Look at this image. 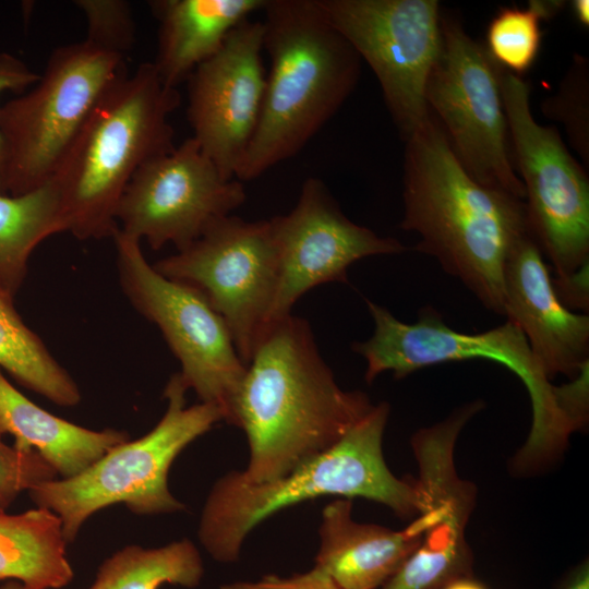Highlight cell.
<instances>
[{
	"mask_svg": "<svg viewBox=\"0 0 589 589\" xmlns=\"http://www.w3.org/2000/svg\"><path fill=\"white\" fill-rule=\"evenodd\" d=\"M366 394L345 390L318 352L309 323L288 314L257 340L228 423L242 429L251 483L277 480L334 446L372 408Z\"/></svg>",
	"mask_w": 589,
	"mask_h": 589,
	"instance_id": "1",
	"label": "cell"
},
{
	"mask_svg": "<svg viewBox=\"0 0 589 589\" xmlns=\"http://www.w3.org/2000/svg\"><path fill=\"white\" fill-rule=\"evenodd\" d=\"M405 143L400 228L418 233V252L436 259L485 309L503 315L506 261L531 233L525 201L477 182L432 113Z\"/></svg>",
	"mask_w": 589,
	"mask_h": 589,
	"instance_id": "2",
	"label": "cell"
},
{
	"mask_svg": "<svg viewBox=\"0 0 589 589\" xmlns=\"http://www.w3.org/2000/svg\"><path fill=\"white\" fill-rule=\"evenodd\" d=\"M271 59L259 122L236 172L243 182L297 155L353 91L361 58L316 0H267Z\"/></svg>",
	"mask_w": 589,
	"mask_h": 589,
	"instance_id": "3",
	"label": "cell"
},
{
	"mask_svg": "<svg viewBox=\"0 0 589 589\" xmlns=\"http://www.w3.org/2000/svg\"><path fill=\"white\" fill-rule=\"evenodd\" d=\"M388 414V404L373 406L334 446L277 480L251 483L237 470L219 478L200 518L203 548L218 562H236L244 539L259 524L322 496L371 500L402 517L420 514L423 495L416 480L397 478L384 459Z\"/></svg>",
	"mask_w": 589,
	"mask_h": 589,
	"instance_id": "4",
	"label": "cell"
},
{
	"mask_svg": "<svg viewBox=\"0 0 589 589\" xmlns=\"http://www.w3.org/2000/svg\"><path fill=\"white\" fill-rule=\"evenodd\" d=\"M180 105L153 62L119 76L104 94L58 165L65 232L81 240L113 236L116 212L146 161L175 149L170 115Z\"/></svg>",
	"mask_w": 589,
	"mask_h": 589,
	"instance_id": "5",
	"label": "cell"
},
{
	"mask_svg": "<svg viewBox=\"0 0 589 589\" xmlns=\"http://www.w3.org/2000/svg\"><path fill=\"white\" fill-rule=\"evenodd\" d=\"M374 323L372 336L352 344L366 362L365 381L392 372L402 378L417 370L441 363L485 359L516 374L530 396L532 423L515 464L521 469L540 466L557 456L579 428L566 400L565 386H555L532 353L520 329L509 321L476 334L455 330L431 306L405 323L386 308L366 300Z\"/></svg>",
	"mask_w": 589,
	"mask_h": 589,
	"instance_id": "6",
	"label": "cell"
},
{
	"mask_svg": "<svg viewBox=\"0 0 589 589\" xmlns=\"http://www.w3.org/2000/svg\"><path fill=\"white\" fill-rule=\"evenodd\" d=\"M187 390L180 374H173L163 395L167 409L148 433L112 447L75 477L56 478L28 491L36 507L61 518L68 543L75 541L91 516L118 503L135 515L185 508L169 491L170 467L189 444L224 420L221 410L213 404L200 401L187 407Z\"/></svg>",
	"mask_w": 589,
	"mask_h": 589,
	"instance_id": "7",
	"label": "cell"
},
{
	"mask_svg": "<svg viewBox=\"0 0 589 589\" xmlns=\"http://www.w3.org/2000/svg\"><path fill=\"white\" fill-rule=\"evenodd\" d=\"M123 58L84 40L53 50L31 91L0 107L8 192L46 183L112 83Z\"/></svg>",
	"mask_w": 589,
	"mask_h": 589,
	"instance_id": "8",
	"label": "cell"
},
{
	"mask_svg": "<svg viewBox=\"0 0 589 589\" xmlns=\"http://www.w3.org/2000/svg\"><path fill=\"white\" fill-rule=\"evenodd\" d=\"M440 55L425 85V101L436 115L464 169L480 184L525 201L508 145L500 67L461 22L442 15Z\"/></svg>",
	"mask_w": 589,
	"mask_h": 589,
	"instance_id": "9",
	"label": "cell"
},
{
	"mask_svg": "<svg viewBox=\"0 0 589 589\" xmlns=\"http://www.w3.org/2000/svg\"><path fill=\"white\" fill-rule=\"evenodd\" d=\"M112 238L123 293L161 332L180 362L185 387L201 402L217 406L228 423L247 366L225 321L199 290L159 274L145 259L140 240L119 228Z\"/></svg>",
	"mask_w": 589,
	"mask_h": 589,
	"instance_id": "10",
	"label": "cell"
},
{
	"mask_svg": "<svg viewBox=\"0 0 589 589\" xmlns=\"http://www.w3.org/2000/svg\"><path fill=\"white\" fill-rule=\"evenodd\" d=\"M501 92L531 235L555 277L569 276L589 263L588 177L556 129L534 120L521 76L503 69Z\"/></svg>",
	"mask_w": 589,
	"mask_h": 589,
	"instance_id": "11",
	"label": "cell"
},
{
	"mask_svg": "<svg viewBox=\"0 0 589 589\" xmlns=\"http://www.w3.org/2000/svg\"><path fill=\"white\" fill-rule=\"evenodd\" d=\"M153 266L207 299L225 321L247 366L272 322L278 287L277 252L268 220L221 217L189 247Z\"/></svg>",
	"mask_w": 589,
	"mask_h": 589,
	"instance_id": "12",
	"label": "cell"
},
{
	"mask_svg": "<svg viewBox=\"0 0 589 589\" xmlns=\"http://www.w3.org/2000/svg\"><path fill=\"white\" fill-rule=\"evenodd\" d=\"M330 24L374 72L406 142L430 117L425 85L440 55L436 0H316Z\"/></svg>",
	"mask_w": 589,
	"mask_h": 589,
	"instance_id": "13",
	"label": "cell"
},
{
	"mask_svg": "<svg viewBox=\"0 0 589 589\" xmlns=\"http://www.w3.org/2000/svg\"><path fill=\"white\" fill-rule=\"evenodd\" d=\"M241 181L226 179L191 136L142 165L119 201V230L153 250L172 243L181 251L214 221L245 201Z\"/></svg>",
	"mask_w": 589,
	"mask_h": 589,
	"instance_id": "14",
	"label": "cell"
},
{
	"mask_svg": "<svg viewBox=\"0 0 589 589\" xmlns=\"http://www.w3.org/2000/svg\"><path fill=\"white\" fill-rule=\"evenodd\" d=\"M277 252L279 279L272 322L291 314L310 289L347 283V271L372 255L397 254L406 247L351 221L321 179L308 178L296 206L268 220Z\"/></svg>",
	"mask_w": 589,
	"mask_h": 589,
	"instance_id": "15",
	"label": "cell"
},
{
	"mask_svg": "<svg viewBox=\"0 0 589 589\" xmlns=\"http://www.w3.org/2000/svg\"><path fill=\"white\" fill-rule=\"evenodd\" d=\"M263 39L262 21H243L187 80L192 137L226 179H236L261 115Z\"/></svg>",
	"mask_w": 589,
	"mask_h": 589,
	"instance_id": "16",
	"label": "cell"
},
{
	"mask_svg": "<svg viewBox=\"0 0 589 589\" xmlns=\"http://www.w3.org/2000/svg\"><path fill=\"white\" fill-rule=\"evenodd\" d=\"M424 503L420 516L402 530L352 519L350 498L330 502L322 512L315 566L342 589H377L402 565L423 534L461 496L474 490L455 466L432 461L419 469Z\"/></svg>",
	"mask_w": 589,
	"mask_h": 589,
	"instance_id": "17",
	"label": "cell"
},
{
	"mask_svg": "<svg viewBox=\"0 0 589 589\" xmlns=\"http://www.w3.org/2000/svg\"><path fill=\"white\" fill-rule=\"evenodd\" d=\"M503 293V315L524 334L549 378L576 377L589 363V316L560 300L531 233L508 255Z\"/></svg>",
	"mask_w": 589,
	"mask_h": 589,
	"instance_id": "18",
	"label": "cell"
},
{
	"mask_svg": "<svg viewBox=\"0 0 589 589\" xmlns=\"http://www.w3.org/2000/svg\"><path fill=\"white\" fill-rule=\"evenodd\" d=\"M267 0H156L151 1L158 21V47L153 62L169 87L187 81L214 56L228 35Z\"/></svg>",
	"mask_w": 589,
	"mask_h": 589,
	"instance_id": "19",
	"label": "cell"
},
{
	"mask_svg": "<svg viewBox=\"0 0 589 589\" xmlns=\"http://www.w3.org/2000/svg\"><path fill=\"white\" fill-rule=\"evenodd\" d=\"M4 434L14 437V446L35 450L61 479L80 474L130 440L125 431L91 430L46 411L17 390L0 368V436Z\"/></svg>",
	"mask_w": 589,
	"mask_h": 589,
	"instance_id": "20",
	"label": "cell"
},
{
	"mask_svg": "<svg viewBox=\"0 0 589 589\" xmlns=\"http://www.w3.org/2000/svg\"><path fill=\"white\" fill-rule=\"evenodd\" d=\"M67 545L62 520L53 512L43 507L0 512V581L62 589L74 577Z\"/></svg>",
	"mask_w": 589,
	"mask_h": 589,
	"instance_id": "21",
	"label": "cell"
},
{
	"mask_svg": "<svg viewBox=\"0 0 589 589\" xmlns=\"http://www.w3.org/2000/svg\"><path fill=\"white\" fill-rule=\"evenodd\" d=\"M63 231L60 193L52 179L24 194H0V290L14 299L33 251Z\"/></svg>",
	"mask_w": 589,
	"mask_h": 589,
	"instance_id": "22",
	"label": "cell"
},
{
	"mask_svg": "<svg viewBox=\"0 0 589 589\" xmlns=\"http://www.w3.org/2000/svg\"><path fill=\"white\" fill-rule=\"evenodd\" d=\"M0 368L24 387L62 407H73L81 393L40 337L23 321L13 298L0 290Z\"/></svg>",
	"mask_w": 589,
	"mask_h": 589,
	"instance_id": "23",
	"label": "cell"
},
{
	"mask_svg": "<svg viewBox=\"0 0 589 589\" xmlns=\"http://www.w3.org/2000/svg\"><path fill=\"white\" fill-rule=\"evenodd\" d=\"M203 575L201 554L188 539L159 548L133 544L106 558L87 589H158L165 584L195 588Z\"/></svg>",
	"mask_w": 589,
	"mask_h": 589,
	"instance_id": "24",
	"label": "cell"
},
{
	"mask_svg": "<svg viewBox=\"0 0 589 589\" xmlns=\"http://www.w3.org/2000/svg\"><path fill=\"white\" fill-rule=\"evenodd\" d=\"M563 1H529L527 9L502 8L486 31V50L506 71L520 76L534 63L541 45L540 22L554 16Z\"/></svg>",
	"mask_w": 589,
	"mask_h": 589,
	"instance_id": "25",
	"label": "cell"
},
{
	"mask_svg": "<svg viewBox=\"0 0 589 589\" xmlns=\"http://www.w3.org/2000/svg\"><path fill=\"white\" fill-rule=\"evenodd\" d=\"M87 22L86 41L124 57L135 39L131 5L124 0H76Z\"/></svg>",
	"mask_w": 589,
	"mask_h": 589,
	"instance_id": "26",
	"label": "cell"
},
{
	"mask_svg": "<svg viewBox=\"0 0 589 589\" xmlns=\"http://www.w3.org/2000/svg\"><path fill=\"white\" fill-rule=\"evenodd\" d=\"M56 478V471L35 450L8 445L0 436V512L22 492Z\"/></svg>",
	"mask_w": 589,
	"mask_h": 589,
	"instance_id": "27",
	"label": "cell"
},
{
	"mask_svg": "<svg viewBox=\"0 0 589 589\" xmlns=\"http://www.w3.org/2000/svg\"><path fill=\"white\" fill-rule=\"evenodd\" d=\"M40 74L31 70L24 61L9 52L0 53V94L7 91L23 92L33 86ZM0 194H9L3 142L0 135Z\"/></svg>",
	"mask_w": 589,
	"mask_h": 589,
	"instance_id": "28",
	"label": "cell"
},
{
	"mask_svg": "<svg viewBox=\"0 0 589 589\" xmlns=\"http://www.w3.org/2000/svg\"><path fill=\"white\" fill-rule=\"evenodd\" d=\"M220 589H342L327 574L313 567L311 570L288 577L269 574L255 581L224 584Z\"/></svg>",
	"mask_w": 589,
	"mask_h": 589,
	"instance_id": "29",
	"label": "cell"
},
{
	"mask_svg": "<svg viewBox=\"0 0 589 589\" xmlns=\"http://www.w3.org/2000/svg\"><path fill=\"white\" fill-rule=\"evenodd\" d=\"M588 272L589 263L569 276L552 277L557 297L572 311L578 310L584 313L589 309Z\"/></svg>",
	"mask_w": 589,
	"mask_h": 589,
	"instance_id": "30",
	"label": "cell"
},
{
	"mask_svg": "<svg viewBox=\"0 0 589 589\" xmlns=\"http://www.w3.org/2000/svg\"><path fill=\"white\" fill-rule=\"evenodd\" d=\"M563 589H589V564L587 560L572 573Z\"/></svg>",
	"mask_w": 589,
	"mask_h": 589,
	"instance_id": "31",
	"label": "cell"
},
{
	"mask_svg": "<svg viewBox=\"0 0 589 589\" xmlns=\"http://www.w3.org/2000/svg\"><path fill=\"white\" fill-rule=\"evenodd\" d=\"M572 12L576 21L584 27L589 25V1L574 0L572 1Z\"/></svg>",
	"mask_w": 589,
	"mask_h": 589,
	"instance_id": "32",
	"label": "cell"
},
{
	"mask_svg": "<svg viewBox=\"0 0 589 589\" xmlns=\"http://www.w3.org/2000/svg\"><path fill=\"white\" fill-rule=\"evenodd\" d=\"M441 589H488L482 582L471 578V576L456 578L446 584Z\"/></svg>",
	"mask_w": 589,
	"mask_h": 589,
	"instance_id": "33",
	"label": "cell"
},
{
	"mask_svg": "<svg viewBox=\"0 0 589 589\" xmlns=\"http://www.w3.org/2000/svg\"><path fill=\"white\" fill-rule=\"evenodd\" d=\"M0 589H28V588L19 581L9 580V581H5L3 585H1Z\"/></svg>",
	"mask_w": 589,
	"mask_h": 589,
	"instance_id": "34",
	"label": "cell"
}]
</instances>
